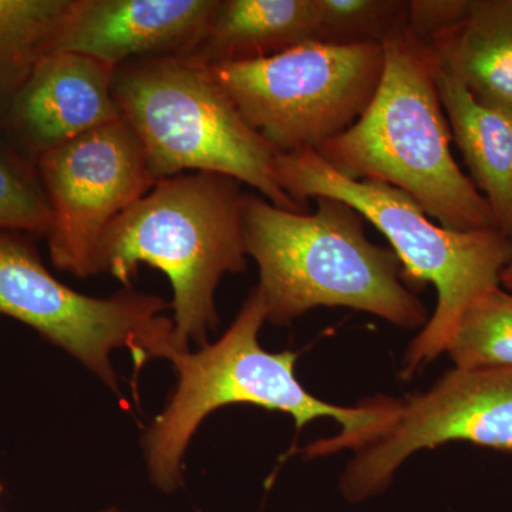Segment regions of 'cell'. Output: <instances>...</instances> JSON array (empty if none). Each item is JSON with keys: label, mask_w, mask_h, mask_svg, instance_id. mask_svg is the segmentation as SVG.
<instances>
[{"label": "cell", "mask_w": 512, "mask_h": 512, "mask_svg": "<svg viewBox=\"0 0 512 512\" xmlns=\"http://www.w3.org/2000/svg\"><path fill=\"white\" fill-rule=\"evenodd\" d=\"M268 322L265 299L255 288L234 323L214 345L198 352H180L165 346L161 357L174 366L177 389L144 436L148 474L156 487L173 493L183 485V460L188 444L202 421L215 410L249 404L292 416L296 429L318 419L342 426L339 436L315 441L305 448L308 458L342 450H359L392 426L400 400L377 396L353 407L323 402L296 377L298 353L266 352L258 335Z\"/></svg>", "instance_id": "obj_1"}, {"label": "cell", "mask_w": 512, "mask_h": 512, "mask_svg": "<svg viewBox=\"0 0 512 512\" xmlns=\"http://www.w3.org/2000/svg\"><path fill=\"white\" fill-rule=\"evenodd\" d=\"M313 212L275 207L245 192V247L259 269L268 322L285 326L315 308H349L396 328L423 329L430 315L402 281L392 248L367 238L365 218L346 202L315 198Z\"/></svg>", "instance_id": "obj_2"}, {"label": "cell", "mask_w": 512, "mask_h": 512, "mask_svg": "<svg viewBox=\"0 0 512 512\" xmlns=\"http://www.w3.org/2000/svg\"><path fill=\"white\" fill-rule=\"evenodd\" d=\"M383 49V76L369 107L316 153L343 177L406 192L441 227L495 229L490 205L451 151L433 52L409 29Z\"/></svg>", "instance_id": "obj_3"}, {"label": "cell", "mask_w": 512, "mask_h": 512, "mask_svg": "<svg viewBox=\"0 0 512 512\" xmlns=\"http://www.w3.org/2000/svg\"><path fill=\"white\" fill-rule=\"evenodd\" d=\"M245 192L227 175L185 173L157 181L101 238L94 271L130 285L143 264L173 286L171 345L204 348L220 325L215 292L227 274L247 269Z\"/></svg>", "instance_id": "obj_4"}, {"label": "cell", "mask_w": 512, "mask_h": 512, "mask_svg": "<svg viewBox=\"0 0 512 512\" xmlns=\"http://www.w3.org/2000/svg\"><path fill=\"white\" fill-rule=\"evenodd\" d=\"M275 173L282 190L303 208L309 210V200L318 197L335 198L355 208L387 238L407 284L436 288V309L404 355L406 379L446 353L461 316L477 299L501 286V274L512 261V244L497 229L441 227L406 192L377 181L343 177L316 151L278 154Z\"/></svg>", "instance_id": "obj_5"}, {"label": "cell", "mask_w": 512, "mask_h": 512, "mask_svg": "<svg viewBox=\"0 0 512 512\" xmlns=\"http://www.w3.org/2000/svg\"><path fill=\"white\" fill-rule=\"evenodd\" d=\"M114 100L136 134L154 180L227 175L282 210L306 212L278 183V151L242 119L208 67L180 57L116 67Z\"/></svg>", "instance_id": "obj_6"}, {"label": "cell", "mask_w": 512, "mask_h": 512, "mask_svg": "<svg viewBox=\"0 0 512 512\" xmlns=\"http://www.w3.org/2000/svg\"><path fill=\"white\" fill-rule=\"evenodd\" d=\"M208 69L266 143L279 154L301 153L318 151L365 113L382 80L384 49L306 42Z\"/></svg>", "instance_id": "obj_7"}, {"label": "cell", "mask_w": 512, "mask_h": 512, "mask_svg": "<svg viewBox=\"0 0 512 512\" xmlns=\"http://www.w3.org/2000/svg\"><path fill=\"white\" fill-rule=\"evenodd\" d=\"M167 309L171 302L141 292L92 298L74 291L47 271L29 235L0 231V315L35 329L116 392L111 352L130 350L137 370L160 357L174 329Z\"/></svg>", "instance_id": "obj_8"}, {"label": "cell", "mask_w": 512, "mask_h": 512, "mask_svg": "<svg viewBox=\"0 0 512 512\" xmlns=\"http://www.w3.org/2000/svg\"><path fill=\"white\" fill-rule=\"evenodd\" d=\"M36 167L52 211L53 265L79 278L96 275L104 232L157 183L140 141L120 119L46 151Z\"/></svg>", "instance_id": "obj_9"}, {"label": "cell", "mask_w": 512, "mask_h": 512, "mask_svg": "<svg viewBox=\"0 0 512 512\" xmlns=\"http://www.w3.org/2000/svg\"><path fill=\"white\" fill-rule=\"evenodd\" d=\"M451 441L512 453V369L454 367L427 392L400 400L392 426L355 451L340 491L353 504L376 497L407 458Z\"/></svg>", "instance_id": "obj_10"}, {"label": "cell", "mask_w": 512, "mask_h": 512, "mask_svg": "<svg viewBox=\"0 0 512 512\" xmlns=\"http://www.w3.org/2000/svg\"><path fill=\"white\" fill-rule=\"evenodd\" d=\"M218 5L220 0H69L52 52L80 53L113 67L131 60L188 59Z\"/></svg>", "instance_id": "obj_11"}, {"label": "cell", "mask_w": 512, "mask_h": 512, "mask_svg": "<svg viewBox=\"0 0 512 512\" xmlns=\"http://www.w3.org/2000/svg\"><path fill=\"white\" fill-rule=\"evenodd\" d=\"M116 67L73 52L47 53L0 120V136L30 160L120 120Z\"/></svg>", "instance_id": "obj_12"}, {"label": "cell", "mask_w": 512, "mask_h": 512, "mask_svg": "<svg viewBox=\"0 0 512 512\" xmlns=\"http://www.w3.org/2000/svg\"><path fill=\"white\" fill-rule=\"evenodd\" d=\"M423 45L478 103L512 113V0H470L460 22Z\"/></svg>", "instance_id": "obj_13"}, {"label": "cell", "mask_w": 512, "mask_h": 512, "mask_svg": "<svg viewBox=\"0 0 512 512\" xmlns=\"http://www.w3.org/2000/svg\"><path fill=\"white\" fill-rule=\"evenodd\" d=\"M437 89L471 181L490 205L494 227L512 244V113L478 103L437 66Z\"/></svg>", "instance_id": "obj_14"}, {"label": "cell", "mask_w": 512, "mask_h": 512, "mask_svg": "<svg viewBox=\"0 0 512 512\" xmlns=\"http://www.w3.org/2000/svg\"><path fill=\"white\" fill-rule=\"evenodd\" d=\"M306 42H316L315 0H220L188 59L204 67L254 62Z\"/></svg>", "instance_id": "obj_15"}, {"label": "cell", "mask_w": 512, "mask_h": 512, "mask_svg": "<svg viewBox=\"0 0 512 512\" xmlns=\"http://www.w3.org/2000/svg\"><path fill=\"white\" fill-rule=\"evenodd\" d=\"M69 0H0V120L52 52Z\"/></svg>", "instance_id": "obj_16"}, {"label": "cell", "mask_w": 512, "mask_h": 512, "mask_svg": "<svg viewBox=\"0 0 512 512\" xmlns=\"http://www.w3.org/2000/svg\"><path fill=\"white\" fill-rule=\"evenodd\" d=\"M446 353L457 369H512V292L485 293L461 316Z\"/></svg>", "instance_id": "obj_17"}, {"label": "cell", "mask_w": 512, "mask_h": 512, "mask_svg": "<svg viewBox=\"0 0 512 512\" xmlns=\"http://www.w3.org/2000/svg\"><path fill=\"white\" fill-rule=\"evenodd\" d=\"M316 42L328 45H384L409 29L404 0H315Z\"/></svg>", "instance_id": "obj_18"}, {"label": "cell", "mask_w": 512, "mask_h": 512, "mask_svg": "<svg viewBox=\"0 0 512 512\" xmlns=\"http://www.w3.org/2000/svg\"><path fill=\"white\" fill-rule=\"evenodd\" d=\"M52 211L36 161L0 136V231L47 237Z\"/></svg>", "instance_id": "obj_19"}, {"label": "cell", "mask_w": 512, "mask_h": 512, "mask_svg": "<svg viewBox=\"0 0 512 512\" xmlns=\"http://www.w3.org/2000/svg\"><path fill=\"white\" fill-rule=\"evenodd\" d=\"M470 0H412L409 30L421 43L447 32L464 18Z\"/></svg>", "instance_id": "obj_20"}, {"label": "cell", "mask_w": 512, "mask_h": 512, "mask_svg": "<svg viewBox=\"0 0 512 512\" xmlns=\"http://www.w3.org/2000/svg\"><path fill=\"white\" fill-rule=\"evenodd\" d=\"M501 286L507 289V291L512 292V261L504 269L503 274H501Z\"/></svg>", "instance_id": "obj_21"}, {"label": "cell", "mask_w": 512, "mask_h": 512, "mask_svg": "<svg viewBox=\"0 0 512 512\" xmlns=\"http://www.w3.org/2000/svg\"><path fill=\"white\" fill-rule=\"evenodd\" d=\"M103 512H120V511L117 510V508H110V510L103 511Z\"/></svg>", "instance_id": "obj_22"}, {"label": "cell", "mask_w": 512, "mask_h": 512, "mask_svg": "<svg viewBox=\"0 0 512 512\" xmlns=\"http://www.w3.org/2000/svg\"><path fill=\"white\" fill-rule=\"evenodd\" d=\"M2 493H3V485H2V483H0V498H2ZM0 512H2V510H0Z\"/></svg>", "instance_id": "obj_23"}]
</instances>
